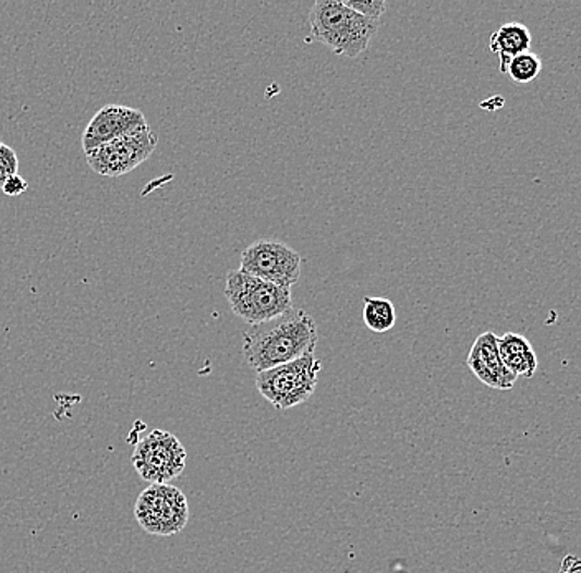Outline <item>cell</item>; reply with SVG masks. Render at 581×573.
<instances>
[{
	"label": "cell",
	"instance_id": "1",
	"mask_svg": "<svg viewBox=\"0 0 581 573\" xmlns=\"http://www.w3.org/2000/svg\"><path fill=\"white\" fill-rule=\"evenodd\" d=\"M317 341L313 316L293 307L271 321L250 326L243 332V357L258 374L316 351Z\"/></svg>",
	"mask_w": 581,
	"mask_h": 573
},
{
	"label": "cell",
	"instance_id": "2",
	"mask_svg": "<svg viewBox=\"0 0 581 573\" xmlns=\"http://www.w3.org/2000/svg\"><path fill=\"white\" fill-rule=\"evenodd\" d=\"M310 40L317 41L336 56L358 59L367 50L380 28V22L365 19L342 0H317L311 8Z\"/></svg>",
	"mask_w": 581,
	"mask_h": 573
},
{
	"label": "cell",
	"instance_id": "3",
	"mask_svg": "<svg viewBox=\"0 0 581 573\" xmlns=\"http://www.w3.org/2000/svg\"><path fill=\"white\" fill-rule=\"evenodd\" d=\"M225 297L231 310L250 326L271 321L293 309V294L288 288L276 286L242 270L227 275Z\"/></svg>",
	"mask_w": 581,
	"mask_h": 573
},
{
	"label": "cell",
	"instance_id": "4",
	"mask_svg": "<svg viewBox=\"0 0 581 573\" xmlns=\"http://www.w3.org/2000/svg\"><path fill=\"white\" fill-rule=\"evenodd\" d=\"M320 369L323 364L316 357V352H310L296 361L256 374V389L266 402L285 412L313 397Z\"/></svg>",
	"mask_w": 581,
	"mask_h": 573
},
{
	"label": "cell",
	"instance_id": "5",
	"mask_svg": "<svg viewBox=\"0 0 581 573\" xmlns=\"http://www.w3.org/2000/svg\"><path fill=\"white\" fill-rule=\"evenodd\" d=\"M134 515L147 534L167 537L185 529L191 511L181 489L170 485H150L137 498Z\"/></svg>",
	"mask_w": 581,
	"mask_h": 573
},
{
	"label": "cell",
	"instance_id": "6",
	"mask_svg": "<svg viewBox=\"0 0 581 573\" xmlns=\"http://www.w3.org/2000/svg\"><path fill=\"white\" fill-rule=\"evenodd\" d=\"M131 461L144 481L169 485L184 473L187 450L175 435L153 430L136 444Z\"/></svg>",
	"mask_w": 581,
	"mask_h": 573
},
{
	"label": "cell",
	"instance_id": "7",
	"mask_svg": "<svg viewBox=\"0 0 581 573\" xmlns=\"http://www.w3.org/2000/svg\"><path fill=\"white\" fill-rule=\"evenodd\" d=\"M157 141V134L147 124L141 130L96 147L86 154V161L96 174L120 178L146 162L156 150Z\"/></svg>",
	"mask_w": 581,
	"mask_h": 573
},
{
	"label": "cell",
	"instance_id": "8",
	"mask_svg": "<svg viewBox=\"0 0 581 573\" xmlns=\"http://www.w3.org/2000/svg\"><path fill=\"white\" fill-rule=\"evenodd\" d=\"M301 265L303 258L300 253L276 240L252 243L240 259V270L288 290L300 281Z\"/></svg>",
	"mask_w": 581,
	"mask_h": 573
},
{
	"label": "cell",
	"instance_id": "9",
	"mask_svg": "<svg viewBox=\"0 0 581 573\" xmlns=\"http://www.w3.org/2000/svg\"><path fill=\"white\" fill-rule=\"evenodd\" d=\"M144 126H147V121L143 111L121 105H108L102 107L86 126L82 137L83 150L85 154L92 153L96 147Z\"/></svg>",
	"mask_w": 581,
	"mask_h": 573
},
{
	"label": "cell",
	"instance_id": "10",
	"mask_svg": "<svg viewBox=\"0 0 581 573\" xmlns=\"http://www.w3.org/2000/svg\"><path fill=\"white\" fill-rule=\"evenodd\" d=\"M467 364L471 373L491 389H512L513 383L519 379L516 374L510 373L504 366L503 358L499 355V348H497V336L493 331L483 332L474 341L470 355H468Z\"/></svg>",
	"mask_w": 581,
	"mask_h": 573
},
{
	"label": "cell",
	"instance_id": "11",
	"mask_svg": "<svg viewBox=\"0 0 581 573\" xmlns=\"http://www.w3.org/2000/svg\"><path fill=\"white\" fill-rule=\"evenodd\" d=\"M497 348H499V355L503 358L504 366L516 374L517 377H525L531 379L537 373V355H535L534 348H532L529 339L524 336L516 334V332H506V334L497 338Z\"/></svg>",
	"mask_w": 581,
	"mask_h": 573
},
{
	"label": "cell",
	"instance_id": "12",
	"mask_svg": "<svg viewBox=\"0 0 581 573\" xmlns=\"http://www.w3.org/2000/svg\"><path fill=\"white\" fill-rule=\"evenodd\" d=\"M531 31L519 22L500 25L491 35L489 48L493 53L499 57V70L503 73H506L510 60L516 59L517 56H522L525 51H531Z\"/></svg>",
	"mask_w": 581,
	"mask_h": 573
},
{
	"label": "cell",
	"instance_id": "13",
	"mask_svg": "<svg viewBox=\"0 0 581 573\" xmlns=\"http://www.w3.org/2000/svg\"><path fill=\"white\" fill-rule=\"evenodd\" d=\"M362 316H364L365 326L378 334L390 331L397 322V310L387 297L365 296Z\"/></svg>",
	"mask_w": 581,
	"mask_h": 573
},
{
	"label": "cell",
	"instance_id": "14",
	"mask_svg": "<svg viewBox=\"0 0 581 573\" xmlns=\"http://www.w3.org/2000/svg\"><path fill=\"white\" fill-rule=\"evenodd\" d=\"M542 72V60L532 51H525L522 56H517L510 60L506 73L513 83L528 85L534 82Z\"/></svg>",
	"mask_w": 581,
	"mask_h": 573
},
{
	"label": "cell",
	"instance_id": "15",
	"mask_svg": "<svg viewBox=\"0 0 581 573\" xmlns=\"http://www.w3.org/2000/svg\"><path fill=\"white\" fill-rule=\"evenodd\" d=\"M342 2L347 8L352 9L358 14L364 15L365 19L377 22H380L388 8L385 0H364V2H359V0H342Z\"/></svg>",
	"mask_w": 581,
	"mask_h": 573
},
{
	"label": "cell",
	"instance_id": "16",
	"mask_svg": "<svg viewBox=\"0 0 581 573\" xmlns=\"http://www.w3.org/2000/svg\"><path fill=\"white\" fill-rule=\"evenodd\" d=\"M19 172V158L8 144L0 143V188Z\"/></svg>",
	"mask_w": 581,
	"mask_h": 573
},
{
	"label": "cell",
	"instance_id": "17",
	"mask_svg": "<svg viewBox=\"0 0 581 573\" xmlns=\"http://www.w3.org/2000/svg\"><path fill=\"white\" fill-rule=\"evenodd\" d=\"M28 184L22 175L15 174L11 179H8L4 185H2V192L9 197H19V195L27 192Z\"/></svg>",
	"mask_w": 581,
	"mask_h": 573
}]
</instances>
